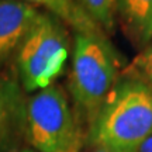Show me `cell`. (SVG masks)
<instances>
[{
    "label": "cell",
    "instance_id": "6da1fadb",
    "mask_svg": "<svg viewBox=\"0 0 152 152\" xmlns=\"http://www.w3.org/2000/svg\"><path fill=\"white\" fill-rule=\"evenodd\" d=\"M152 135V87L130 66L121 71L89 130L85 145L137 152Z\"/></svg>",
    "mask_w": 152,
    "mask_h": 152
},
{
    "label": "cell",
    "instance_id": "7a4b0ae2",
    "mask_svg": "<svg viewBox=\"0 0 152 152\" xmlns=\"http://www.w3.org/2000/svg\"><path fill=\"white\" fill-rule=\"evenodd\" d=\"M124 69V58L106 34L73 33L68 90L86 137Z\"/></svg>",
    "mask_w": 152,
    "mask_h": 152
},
{
    "label": "cell",
    "instance_id": "3957f363",
    "mask_svg": "<svg viewBox=\"0 0 152 152\" xmlns=\"http://www.w3.org/2000/svg\"><path fill=\"white\" fill-rule=\"evenodd\" d=\"M71 49L69 28L58 17L39 11L14 58L16 76L26 93L56 83Z\"/></svg>",
    "mask_w": 152,
    "mask_h": 152
},
{
    "label": "cell",
    "instance_id": "277c9868",
    "mask_svg": "<svg viewBox=\"0 0 152 152\" xmlns=\"http://www.w3.org/2000/svg\"><path fill=\"white\" fill-rule=\"evenodd\" d=\"M26 142L37 152H82L85 148L86 131L61 85L27 97Z\"/></svg>",
    "mask_w": 152,
    "mask_h": 152
},
{
    "label": "cell",
    "instance_id": "5b68a950",
    "mask_svg": "<svg viewBox=\"0 0 152 152\" xmlns=\"http://www.w3.org/2000/svg\"><path fill=\"white\" fill-rule=\"evenodd\" d=\"M27 97L16 75L0 71V152H17L26 142Z\"/></svg>",
    "mask_w": 152,
    "mask_h": 152
},
{
    "label": "cell",
    "instance_id": "8992f818",
    "mask_svg": "<svg viewBox=\"0 0 152 152\" xmlns=\"http://www.w3.org/2000/svg\"><path fill=\"white\" fill-rule=\"evenodd\" d=\"M39 10L21 0H0V71L14 61Z\"/></svg>",
    "mask_w": 152,
    "mask_h": 152
},
{
    "label": "cell",
    "instance_id": "52a82bcc",
    "mask_svg": "<svg viewBox=\"0 0 152 152\" xmlns=\"http://www.w3.org/2000/svg\"><path fill=\"white\" fill-rule=\"evenodd\" d=\"M115 20L135 48L152 44V0H115Z\"/></svg>",
    "mask_w": 152,
    "mask_h": 152
},
{
    "label": "cell",
    "instance_id": "ba28073f",
    "mask_svg": "<svg viewBox=\"0 0 152 152\" xmlns=\"http://www.w3.org/2000/svg\"><path fill=\"white\" fill-rule=\"evenodd\" d=\"M21 1L34 7H42L44 11L58 17L73 33L104 34L73 0H21Z\"/></svg>",
    "mask_w": 152,
    "mask_h": 152
},
{
    "label": "cell",
    "instance_id": "9c48e42d",
    "mask_svg": "<svg viewBox=\"0 0 152 152\" xmlns=\"http://www.w3.org/2000/svg\"><path fill=\"white\" fill-rule=\"evenodd\" d=\"M92 21L103 31L107 37L113 34L115 20V0H73Z\"/></svg>",
    "mask_w": 152,
    "mask_h": 152
},
{
    "label": "cell",
    "instance_id": "30bf717a",
    "mask_svg": "<svg viewBox=\"0 0 152 152\" xmlns=\"http://www.w3.org/2000/svg\"><path fill=\"white\" fill-rule=\"evenodd\" d=\"M128 66L152 87V44L141 49Z\"/></svg>",
    "mask_w": 152,
    "mask_h": 152
},
{
    "label": "cell",
    "instance_id": "8fae6325",
    "mask_svg": "<svg viewBox=\"0 0 152 152\" xmlns=\"http://www.w3.org/2000/svg\"><path fill=\"white\" fill-rule=\"evenodd\" d=\"M137 152H152V135L149 137L148 140L144 141V144L138 148V151Z\"/></svg>",
    "mask_w": 152,
    "mask_h": 152
},
{
    "label": "cell",
    "instance_id": "7c38bea8",
    "mask_svg": "<svg viewBox=\"0 0 152 152\" xmlns=\"http://www.w3.org/2000/svg\"><path fill=\"white\" fill-rule=\"evenodd\" d=\"M85 147H86L85 152H111L103 147H99V145H85Z\"/></svg>",
    "mask_w": 152,
    "mask_h": 152
},
{
    "label": "cell",
    "instance_id": "4fadbf2b",
    "mask_svg": "<svg viewBox=\"0 0 152 152\" xmlns=\"http://www.w3.org/2000/svg\"><path fill=\"white\" fill-rule=\"evenodd\" d=\"M17 152H37V151H34L33 148H21V149H18Z\"/></svg>",
    "mask_w": 152,
    "mask_h": 152
}]
</instances>
